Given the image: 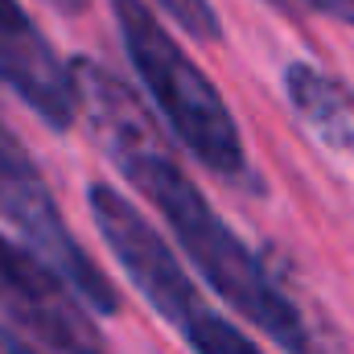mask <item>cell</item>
<instances>
[{
	"mask_svg": "<svg viewBox=\"0 0 354 354\" xmlns=\"http://www.w3.org/2000/svg\"><path fill=\"white\" fill-rule=\"evenodd\" d=\"M71 71L79 91V111H87L99 145L107 149L115 169L161 210L174 239L206 276V284L284 354H309L313 342L301 309L280 292L260 256L223 223V214L194 185V177L161 149L157 128L145 115L140 99L91 58H75Z\"/></svg>",
	"mask_w": 354,
	"mask_h": 354,
	"instance_id": "cell-1",
	"label": "cell"
},
{
	"mask_svg": "<svg viewBox=\"0 0 354 354\" xmlns=\"http://www.w3.org/2000/svg\"><path fill=\"white\" fill-rule=\"evenodd\" d=\"M111 12L132 71L140 75L149 99L157 103L169 132L185 145V153H194V161H202L210 174L243 181L248 149L218 87L177 46L174 33L157 21V12L145 0H111Z\"/></svg>",
	"mask_w": 354,
	"mask_h": 354,
	"instance_id": "cell-2",
	"label": "cell"
},
{
	"mask_svg": "<svg viewBox=\"0 0 354 354\" xmlns=\"http://www.w3.org/2000/svg\"><path fill=\"white\" fill-rule=\"evenodd\" d=\"M87 210L99 227V239L120 260L128 280L140 288V297L185 338V346L198 354H260V346L231 326L189 280L177 252L157 235V227L107 181L87 185Z\"/></svg>",
	"mask_w": 354,
	"mask_h": 354,
	"instance_id": "cell-3",
	"label": "cell"
},
{
	"mask_svg": "<svg viewBox=\"0 0 354 354\" xmlns=\"http://www.w3.org/2000/svg\"><path fill=\"white\" fill-rule=\"evenodd\" d=\"M0 214L17 231L21 248L37 256L87 309H95L99 317L120 313L115 284L99 272V264L83 252V243L71 235L41 169L21 149V140L4 128V120H0Z\"/></svg>",
	"mask_w": 354,
	"mask_h": 354,
	"instance_id": "cell-4",
	"label": "cell"
},
{
	"mask_svg": "<svg viewBox=\"0 0 354 354\" xmlns=\"http://www.w3.org/2000/svg\"><path fill=\"white\" fill-rule=\"evenodd\" d=\"M0 83L54 132H66L79 120L75 71L54 54L21 0H0Z\"/></svg>",
	"mask_w": 354,
	"mask_h": 354,
	"instance_id": "cell-5",
	"label": "cell"
},
{
	"mask_svg": "<svg viewBox=\"0 0 354 354\" xmlns=\"http://www.w3.org/2000/svg\"><path fill=\"white\" fill-rule=\"evenodd\" d=\"M284 95L297 111V120L330 149L354 153V91L338 83L334 75L309 66V62H292L284 71Z\"/></svg>",
	"mask_w": 354,
	"mask_h": 354,
	"instance_id": "cell-6",
	"label": "cell"
},
{
	"mask_svg": "<svg viewBox=\"0 0 354 354\" xmlns=\"http://www.w3.org/2000/svg\"><path fill=\"white\" fill-rule=\"evenodd\" d=\"M177 29H185L194 41H218L223 37V21L214 12L210 0H153Z\"/></svg>",
	"mask_w": 354,
	"mask_h": 354,
	"instance_id": "cell-7",
	"label": "cell"
},
{
	"mask_svg": "<svg viewBox=\"0 0 354 354\" xmlns=\"http://www.w3.org/2000/svg\"><path fill=\"white\" fill-rule=\"evenodd\" d=\"M272 4H305L322 17H334L342 25H354V0H272Z\"/></svg>",
	"mask_w": 354,
	"mask_h": 354,
	"instance_id": "cell-8",
	"label": "cell"
},
{
	"mask_svg": "<svg viewBox=\"0 0 354 354\" xmlns=\"http://www.w3.org/2000/svg\"><path fill=\"white\" fill-rule=\"evenodd\" d=\"M0 354H41V351H37L33 342H25L12 326H4V322H0Z\"/></svg>",
	"mask_w": 354,
	"mask_h": 354,
	"instance_id": "cell-9",
	"label": "cell"
},
{
	"mask_svg": "<svg viewBox=\"0 0 354 354\" xmlns=\"http://www.w3.org/2000/svg\"><path fill=\"white\" fill-rule=\"evenodd\" d=\"M46 4H54L58 12H83L87 8V0H46Z\"/></svg>",
	"mask_w": 354,
	"mask_h": 354,
	"instance_id": "cell-10",
	"label": "cell"
}]
</instances>
